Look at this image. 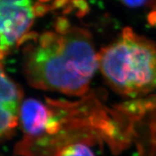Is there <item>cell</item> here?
I'll return each instance as SVG.
<instances>
[{
	"label": "cell",
	"mask_w": 156,
	"mask_h": 156,
	"mask_svg": "<svg viewBox=\"0 0 156 156\" xmlns=\"http://www.w3.org/2000/svg\"><path fill=\"white\" fill-rule=\"evenodd\" d=\"M19 114L25 136L17 145L16 151L25 155L35 144L44 138L49 121L50 112L48 105L37 99L28 98L21 104Z\"/></svg>",
	"instance_id": "obj_4"
},
{
	"label": "cell",
	"mask_w": 156,
	"mask_h": 156,
	"mask_svg": "<svg viewBox=\"0 0 156 156\" xmlns=\"http://www.w3.org/2000/svg\"><path fill=\"white\" fill-rule=\"evenodd\" d=\"M38 1L41 2H46L50 1V0H38Z\"/></svg>",
	"instance_id": "obj_14"
},
{
	"label": "cell",
	"mask_w": 156,
	"mask_h": 156,
	"mask_svg": "<svg viewBox=\"0 0 156 156\" xmlns=\"http://www.w3.org/2000/svg\"><path fill=\"white\" fill-rule=\"evenodd\" d=\"M149 0H122L126 6L129 7H139L144 5Z\"/></svg>",
	"instance_id": "obj_12"
},
{
	"label": "cell",
	"mask_w": 156,
	"mask_h": 156,
	"mask_svg": "<svg viewBox=\"0 0 156 156\" xmlns=\"http://www.w3.org/2000/svg\"><path fill=\"white\" fill-rule=\"evenodd\" d=\"M153 9L147 15V21L149 24L156 28V3L152 7Z\"/></svg>",
	"instance_id": "obj_13"
},
{
	"label": "cell",
	"mask_w": 156,
	"mask_h": 156,
	"mask_svg": "<svg viewBox=\"0 0 156 156\" xmlns=\"http://www.w3.org/2000/svg\"><path fill=\"white\" fill-rule=\"evenodd\" d=\"M72 9L77 17H83L89 12L90 7L87 0H73Z\"/></svg>",
	"instance_id": "obj_8"
},
{
	"label": "cell",
	"mask_w": 156,
	"mask_h": 156,
	"mask_svg": "<svg viewBox=\"0 0 156 156\" xmlns=\"http://www.w3.org/2000/svg\"><path fill=\"white\" fill-rule=\"evenodd\" d=\"M51 10V5H45L41 2H36L32 6V11L34 17H41L44 16L46 13Z\"/></svg>",
	"instance_id": "obj_10"
},
{
	"label": "cell",
	"mask_w": 156,
	"mask_h": 156,
	"mask_svg": "<svg viewBox=\"0 0 156 156\" xmlns=\"http://www.w3.org/2000/svg\"><path fill=\"white\" fill-rule=\"evenodd\" d=\"M58 156H95L94 154L86 145L77 142L64 147Z\"/></svg>",
	"instance_id": "obj_7"
},
{
	"label": "cell",
	"mask_w": 156,
	"mask_h": 156,
	"mask_svg": "<svg viewBox=\"0 0 156 156\" xmlns=\"http://www.w3.org/2000/svg\"><path fill=\"white\" fill-rule=\"evenodd\" d=\"M98 60L105 80L123 96L141 97L156 88V44L131 28L101 48Z\"/></svg>",
	"instance_id": "obj_2"
},
{
	"label": "cell",
	"mask_w": 156,
	"mask_h": 156,
	"mask_svg": "<svg viewBox=\"0 0 156 156\" xmlns=\"http://www.w3.org/2000/svg\"><path fill=\"white\" fill-rule=\"evenodd\" d=\"M0 134L2 140L9 139L14 134L18 124V112L12 109L0 107Z\"/></svg>",
	"instance_id": "obj_6"
},
{
	"label": "cell",
	"mask_w": 156,
	"mask_h": 156,
	"mask_svg": "<svg viewBox=\"0 0 156 156\" xmlns=\"http://www.w3.org/2000/svg\"><path fill=\"white\" fill-rule=\"evenodd\" d=\"M17 46H23V73L30 86L74 96L87 93L98 60L86 29L73 27L64 35L31 32Z\"/></svg>",
	"instance_id": "obj_1"
},
{
	"label": "cell",
	"mask_w": 156,
	"mask_h": 156,
	"mask_svg": "<svg viewBox=\"0 0 156 156\" xmlns=\"http://www.w3.org/2000/svg\"><path fill=\"white\" fill-rule=\"evenodd\" d=\"M23 97V90L4 72L1 67V106L20 112V103Z\"/></svg>",
	"instance_id": "obj_5"
},
{
	"label": "cell",
	"mask_w": 156,
	"mask_h": 156,
	"mask_svg": "<svg viewBox=\"0 0 156 156\" xmlns=\"http://www.w3.org/2000/svg\"><path fill=\"white\" fill-rule=\"evenodd\" d=\"M73 0H54V2L51 4V10H57V9H62V12L65 10L70 5Z\"/></svg>",
	"instance_id": "obj_11"
},
{
	"label": "cell",
	"mask_w": 156,
	"mask_h": 156,
	"mask_svg": "<svg viewBox=\"0 0 156 156\" xmlns=\"http://www.w3.org/2000/svg\"><path fill=\"white\" fill-rule=\"evenodd\" d=\"M71 26L69 20L65 17H57L54 23V28L58 34L64 35L67 34L71 30Z\"/></svg>",
	"instance_id": "obj_9"
},
{
	"label": "cell",
	"mask_w": 156,
	"mask_h": 156,
	"mask_svg": "<svg viewBox=\"0 0 156 156\" xmlns=\"http://www.w3.org/2000/svg\"><path fill=\"white\" fill-rule=\"evenodd\" d=\"M34 17L30 0H0L2 59L28 34Z\"/></svg>",
	"instance_id": "obj_3"
}]
</instances>
